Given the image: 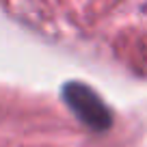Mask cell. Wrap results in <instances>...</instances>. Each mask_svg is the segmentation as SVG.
<instances>
[{
    "label": "cell",
    "instance_id": "6da1fadb",
    "mask_svg": "<svg viewBox=\"0 0 147 147\" xmlns=\"http://www.w3.org/2000/svg\"><path fill=\"white\" fill-rule=\"evenodd\" d=\"M63 97L67 102V106L78 115V119L82 123H87L93 130H106L113 119H110V110L106 108V104L102 102V97L97 95L93 89H89L87 84L80 82H69L63 89Z\"/></svg>",
    "mask_w": 147,
    "mask_h": 147
}]
</instances>
